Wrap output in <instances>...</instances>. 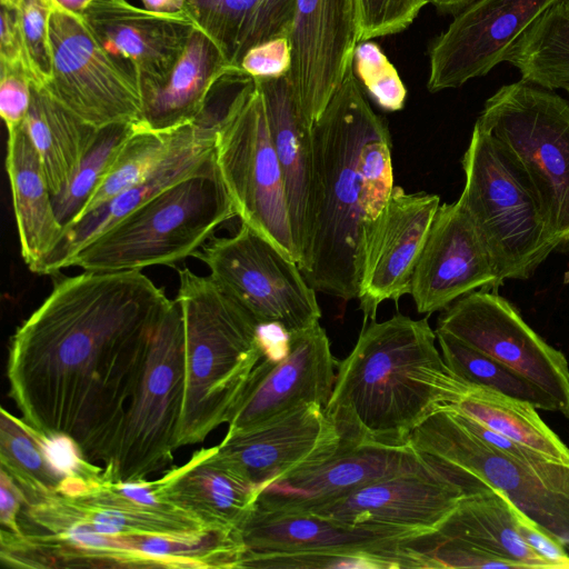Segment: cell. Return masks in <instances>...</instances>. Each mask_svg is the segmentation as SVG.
<instances>
[{"label": "cell", "instance_id": "cell-20", "mask_svg": "<svg viewBox=\"0 0 569 569\" xmlns=\"http://www.w3.org/2000/svg\"><path fill=\"white\" fill-rule=\"evenodd\" d=\"M81 18L101 47L138 78L142 96L167 80L197 29L184 9L157 12L128 0H92Z\"/></svg>", "mask_w": 569, "mask_h": 569}, {"label": "cell", "instance_id": "cell-47", "mask_svg": "<svg viewBox=\"0 0 569 569\" xmlns=\"http://www.w3.org/2000/svg\"><path fill=\"white\" fill-rule=\"evenodd\" d=\"M0 483L1 531L11 535H22L23 531L20 526V515L26 501L24 495L18 485L2 470Z\"/></svg>", "mask_w": 569, "mask_h": 569}, {"label": "cell", "instance_id": "cell-31", "mask_svg": "<svg viewBox=\"0 0 569 569\" xmlns=\"http://www.w3.org/2000/svg\"><path fill=\"white\" fill-rule=\"evenodd\" d=\"M22 126L39 154L50 191L56 196L79 168L99 129L81 120L43 88L34 84Z\"/></svg>", "mask_w": 569, "mask_h": 569}, {"label": "cell", "instance_id": "cell-7", "mask_svg": "<svg viewBox=\"0 0 569 569\" xmlns=\"http://www.w3.org/2000/svg\"><path fill=\"white\" fill-rule=\"evenodd\" d=\"M410 446L429 465L459 479L470 476L498 491L562 545L569 546V465L523 459L479 439L453 409L415 429Z\"/></svg>", "mask_w": 569, "mask_h": 569}, {"label": "cell", "instance_id": "cell-51", "mask_svg": "<svg viewBox=\"0 0 569 569\" xmlns=\"http://www.w3.org/2000/svg\"><path fill=\"white\" fill-rule=\"evenodd\" d=\"M54 1L60 8L81 17L92 0H54Z\"/></svg>", "mask_w": 569, "mask_h": 569}, {"label": "cell", "instance_id": "cell-44", "mask_svg": "<svg viewBox=\"0 0 569 569\" xmlns=\"http://www.w3.org/2000/svg\"><path fill=\"white\" fill-rule=\"evenodd\" d=\"M289 37L269 40L250 49L240 68L254 79H273L288 76L291 68Z\"/></svg>", "mask_w": 569, "mask_h": 569}, {"label": "cell", "instance_id": "cell-40", "mask_svg": "<svg viewBox=\"0 0 569 569\" xmlns=\"http://www.w3.org/2000/svg\"><path fill=\"white\" fill-rule=\"evenodd\" d=\"M352 68L361 86L380 108L399 111L405 107L407 89L397 69L377 43L371 40L358 43Z\"/></svg>", "mask_w": 569, "mask_h": 569}, {"label": "cell", "instance_id": "cell-33", "mask_svg": "<svg viewBox=\"0 0 569 569\" xmlns=\"http://www.w3.org/2000/svg\"><path fill=\"white\" fill-rule=\"evenodd\" d=\"M450 409L553 461L569 465V447L527 401L470 385Z\"/></svg>", "mask_w": 569, "mask_h": 569}, {"label": "cell", "instance_id": "cell-19", "mask_svg": "<svg viewBox=\"0 0 569 569\" xmlns=\"http://www.w3.org/2000/svg\"><path fill=\"white\" fill-rule=\"evenodd\" d=\"M338 362L319 322L290 333L288 355L278 362L263 358L253 370L227 435L252 429L306 403L326 407Z\"/></svg>", "mask_w": 569, "mask_h": 569}, {"label": "cell", "instance_id": "cell-39", "mask_svg": "<svg viewBox=\"0 0 569 569\" xmlns=\"http://www.w3.org/2000/svg\"><path fill=\"white\" fill-rule=\"evenodd\" d=\"M357 169L363 221L372 220L383 210L395 188L389 129L363 143Z\"/></svg>", "mask_w": 569, "mask_h": 569}, {"label": "cell", "instance_id": "cell-1", "mask_svg": "<svg viewBox=\"0 0 569 569\" xmlns=\"http://www.w3.org/2000/svg\"><path fill=\"white\" fill-rule=\"evenodd\" d=\"M172 303L139 270L58 281L11 339L9 395L26 425L106 463Z\"/></svg>", "mask_w": 569, "mask_h": 569}, {"label": "cell", "instance_id": "cell-25", "mask_svg": "<svg viewBox=\"0 0 569 569\" xmlns=\"http://www.w3.org/2000/svg\"><path fill=\"white\" fill-rule=\"evenodd\" d=\"M261 90L270 137L281 168L299 268L311 267L317 221V180L312 128L301 117L287 76L256 79Z\"/></svg>", "mask_w": 569, "mask_h": 569}, {"label": "cell", "instance_id": "cell-8", "mask_svg": "<svg viewBox=\"0 0 569 569\" xmlns=\"http://www.w3.org/2000/svg\"><path fill=\"white\" fill-rule=\"evenodd\" d=\"M23 532H88L118 539L132 553L144 556L148 537L198 538L209 529L200 520L162 501L154 480L121 482L99 476H69L59 491L23 505Z\"/></svg>", "mask_w": 569, "mask_h": 569}, {"label": "cell", "instance_id": "cell-15", "mask_svg": "<svg viewBox=\"0 0 569 569\" xmlns=\"http://www.w3.org/2000/svg\"><path fill=\"white\" fill-rule=\"evenodd\" d=\"M562 0H475L429 48L427 89H456L505 62L525 31Z\"/></svg>", "mask_w": 569, "mask_h": 569}, {"label": "cell", "instance_id": "cell-43", "mask_svg": "<svg viewBox=\"0 0 569 569\" xmlns=\"http://www.w3.org/2000/svg\"><path fill=\"white\" fill-rule=\"evenodd\" d=\"M32 74L24 68L0 69V116L8 134L24 122L30 104Z\"/></svg>", "mask_w": 569, "mask_h": 569}, {"label": "cell", "instance_id": "cell-12", "mask_svg": "<svg viewBox=\"0 0 569 569\" xmlns=\"http://www.w3.org/2000/svg\"><path fill=\"white\" fill-rule=\"evenodd\" d=\"M194 257L259 325L279 323L292 333L319 322L316 290L298 263L249 226L241 223L233 236L210 240Z\"/></svg>", "mask_w": 569, "mask_h": 569}, {"label": "cell", "instance_id": "cell-46", "mask_svg": "<svg viewBox=\"0 0 569 569\" xmlns=\"http://www.w3.org/2000/svg\"><path fill=\"white\" fill-rule=\"evenodd\" d=\"M0 28V69L24 68L32 74L27 60L17 8L1 6Z\"/></svg>", "mask_w": 569, "mask_h": 569}, {"label": "cell", "instance_id": "cell-6", "mask_svg": "<svg viewBox=\"0 0 569 569\" xmlns=\"http://www.w3.org/2000/svg\"><path fill=\"white\" fill-rule=\"evenodd\" d=\"M461 164L466 181L458 201L500 282L531 278L560 243L529 181L500 142L476 123Z\"/></svg>", "mask_w": 569, "mask_h": 569}, {"label": "cell", "instance_id": "cell-35", "mask_svg": "<svg viewBox=\"0 0 569 569\" xmlns=\"http://www.w3.org/2000/svg\"><path fill=\"white\" fill-rule=\"evenodd\" d=\"M0 462L1 470L22 490L24 503L57 493L69 477L52 461L44 440L4 408L0 417Z\"/></svg>", "mask_w": 569, "mask_h": 569}, {"label": "cell", "instance_id": "cell-2", "mask_svg": "<svg viewBox=\"0 0 569 569\" xmlns=\"http://www.w3.org/2000/svg\"><path fill=\"white\" fill-rule=\"evenodd\" d=\"M427 318L370 320L338 362L325 407L341 445H410L415 429L452 408L470 385L446 365Z\"/></svg>", "mask_w": 569, "mask_h": 569}, {"label": "cell", "instance_id": "cell-23", "mask_svg": "<svg viewBox=\"0 0 569 569\" xmlns=\"http://www.w3.org/2000/svg\"><path fill=\"white\" fill-rule=\"evenodd\" d=\"M430 468L410 445H341L325 462L266 486L256 506L276 512H310L373 481Z\"/></svg>", "mask_w": 569, "mask_h": 569}, {"label": "cell", "instance_id": "cell-54", "mask_svg": "<svg viewBox=\"0 0 569 569\" xmlns=\"http://www.w3.org/2000/svg\"><path fill=\"white\" fill-rule=\"evenodd\" d=\"M565 90L567 91V93H568V98H569V87H568L567 89H565Z\"/></svg>", "mask_w": 569, "mask_h": 569}, {"label": "cell", "instance_id": "cell-4", "mask_svg": "<svg viewBox=\"0 0 569 569\" xmlns=\"http://www.w3.org/2000/svg\"><path fill=\"white\" fill-rule=\"evenodd\" d=\"M184 330V398L178 447L229 423L263 359L259 323L208 276L179 270Z\"/></svg>", "mask_w": 569, "mask_h": 569}, {"label": "cell", "instance_id": "cell-29", "mask_svg": "<svg viewBox=\"0 0 569 569\" xmlns=\"http://www.w3.org/2000/svg\"><path fill=\"white\" fill-rule=\"evenodd\" d=\"M297 0H186L183 9L240 68L246 53L269 40L290 37ZM241 69V68H240Z\"/></svg>", "mask_w": 569, "mask_h": 569}, {"label": "cell", "instance_id": "cell-10", "mask_svg": "<svg viewBox=\"0 0 569 569\" xmlns=\"http://www.w3.org/2000/svg\"><path fill=\"white\" fill-rule=\"evenodd\" d=\"M214 156L241 223L299 263L282 172L254 78L241 88L222 114Z\"/></svg>", "mask_w": 569, "mask_h": 569}, {"label": "cell", "instance_id": "cell-13", "mask_svg": "<svg viewBox=\"0 0 569 569\" xmlns=\"http://www.w3.org/2000/svg\"><path fill=\"white\" fill-rule=\"evenodd\" d=\"M50 47L51 78L43 89L60 104L97 129L140 120L138 78L101 47L80 16L57 4Z\"/></svg>", "mask_w": 569, "mask_h": 569}, {"label": "cell", "instance_id": "cell-37", "mask_svg": "<svg viewBox=\"0 0 569 569\" xmlns=\"http://www.w3.org/2000/svg\"><path fill=\"white\" fill-rule=\"evenodd\" d=\"M133 130L134 123L111 124L99 129L94 142L68 184L52 197L64 231L78 220Z\"/></svg>", "mask_w": 569, "mask_h": 569}, {"label": "cell", "instance_id": "cell-5", "mask_svg": "<svg viewBox=\"0 0 569 569\" xmlns=\"http://www.w3.org/2000/svg\"><path fill=\"white\" fill-rule=\"evenodd\" d=\"M237 217L216 160L157 193L70 256L61 269L134 271L194 256Z\"/></svg>", "mask_w": 569, "mask_h": 569}, {"label": "cell", "instance_id": "cell-9", "mask_svg": "<svg viewBox=\"0 0 569 569\" xmlns=\"http://www.w3.org/2000/svg\"><path fill=\"white\" fill-rule=\"evenodd\" d=\"M476 124L520 168L559 240L569 251V100L523 80L490 96Z\"/></svg>", "mask_w": 569, "mask_h": 569}, {"label": "cell", "instance_id": "cell-28", "mask_svg": "<svg viewBox=\"0 0 569 569\" xmlns=\"http://www.w3.org/2000/svg\"><path fill=\"white\" fill-rule=\"evenodd\" d=\"M6 171L21 256L32 272L40 273L59 247L64 228L57 217L39 154L23 126L8 134Z\"/></svg>", "mask_w": 569, "mask_h": 569}, {"label": "cell", "instance_id": "cell-45", "mask_svg": "<svg viewBox=\"0 0 569 569\" xmlns=\"http://www.w3.org/2000/svg\"><path fill=\"white\" fill-rule=\"evenodd\" d=\"M512 516L517 532L538 556L546 560L552 569H569V553L566 551L565 545L513 506Z\"/></svg>", "mask_w": 569, "mask_h": 569}, {"label": "cell", "instance_id": "cell-24", "mask_svg": "<svg viewBox=\"0 0 569 569\" xmlns=\"http://www.w3.org/2000/svg\"><path fill=\"white\" fill-rule=\"evenodd\" d=\"M239 532L244 555L368 550L411 557L429 569L425 557L409 546L411 539L428 532L415 529L349 526L309 512H276L254 506Z\"/></svg>", "mask_w": 569, "mask_h": 569}, {"label": "cell", "instance_id": "cell-50", "mask_svg": "<svg viewBox=\"0 0 569 569\" xmlns=\"http://www.w3.org/2000/svg\"><path fill=\"white\" fill-rule=\"evenodd\" d=\"M144 8L157 12H174L183 9L186 0H142Z\"/></svg>", "mask_w": 569, "mask_h": 569}, {"label": "cell", "instance_id": "cell-27", "mask_svg": "<svg viewBox=\"0 0 569 569\" xmlns=\"http://www.w3.org/2000/svg\"><path fill=\"white\" fill-rule=\"evenodd\" d=\"M216 43L198 27L167 80L144 93L137 129L171 131L196 122L207 110L216 87L231 70Z\"/></svg>", "mask_w": 569, "mask_h": 569}, {"label": "cell", "instance_id": "cell-30", "mask_svg": "<svg viewBox=\"0 0 569 569\" xmlns=\"http://www.w3.org/2000/svg\"><path fill=\"white\" fill-rule=\"evenodd\" d=\"M218 126L219 121L196 143L170 159L149 179L120 193L69 227L40 274L58 272L70 256L101 231L169 186L212 163L216 160L214 142Z\"/></svg>", "mask_w": 569, "mask_h": 569}, {"label": "cell", "instance_id": "cell-52", "mask_svg": "<svg viewBox=\"0 0 569 569\" xmlns=\"http://www.w3.org/2000/svg\"><path fill=\"white\" fill-rule=\"evenodd\" d=\"M0 1H1V6L17 8L19 0H0Z\"/></svg>", "mask_w": 569, "mask_h": 569}, {"label": "cell", "instance_id": "cell-49", "mask_svg": "<svg viewBox=\"0 0 569 569\" xmlns=\"http://www.w3.org/2000/svg\"><path fill=\"white\" fill-rule=\"evenodd\" d=\"M439 12L456 16L475 0H427Z\"/></svg>", "mask_w": 569, "mask_h": 569}, {"label": "cell", "instance_id": "cell-16", "mask_svg": "<svg viewBox=\"0 0 569 569\" xmlns=\"http://www.w3.org/2000/svg\"><path fill=\"white\" fill-rule=\"evenodd\" d=\"M341 446L340 433L325 407L302 405L252 429L227 435L213 457L259 490L318 466Z\"/></svg>", "mask_w": 569, "mask_h": 569}, {"label": "cell", "instance_id": "cell-21", "mask_svg": "<svg viewBox=\"0 0 569 569\" xmlns=\"http://www.w3.org/2000/svg\"><path fill=\"white\" fill-rule=\"evenodd\" d=\"M492 260L469 214L457 200L441 204L413 270L409 295L419 313L445 310L478 289L497 290Z\"/></svg>", "mask_w": 569, "mask_h": 569}, {"label": "cell", "instance_id": "cell-36", "mask_svg": "<svg viewBox=\"0 0 569 569\" xmlns=\"http://www.w3.org/2000/svg\"><path fill=\"white\" fill-rule=\"evenodd\" d=\"M436 335L446 365L462 381L527 401L537 409L559 411L549 393L519 372L441 329L436 328Z\"/></svg>", "mask_w": 569, "mask_h": 569}, {"label": "cell", "instance_id": "cell-26", "mask_svg": "<svg viewBox=\"0 0 569 569\" xmlns=\"http://www.w3.org/2000/svg\"><path fill=\"white\" fill-rule=\"evenodd\" d=\"M154 492L209 529L239 530L260 490L214 459L211 447L154 480Z\"/></svg>", "mask_w": 569, "mask_h": 569}, {"label": "cell", "instance_id": "cell-48", "mask_svg": "<svg viewBox=\"0 0 569 569\" xmlns=\"http://www.w3.org/2000/svg\"><path fill=\"white\" fill-rule=\"evenodd\" d=\"M258 339L263 358L271 361L282 360L290 350V333L279 323L259 325Z\"/></svg>", "mask_w": 569, "mask_h": 569}, {"label": "cell", "instance_id": "cell-42", "mask_svg": "<svg viewBox=\"0 0 569 569\" xmlns=\"http://www.w3.org/2000/svg\"><path fill=\"white\" fill-rule=\"evenodd\" d=\"M427 0H356L358 43L407 29Z\"/></svg>", "mask_w": 569, "mask_h": 569}, {"label": "cell", "instance_id": "cell-41", "mask_svg": "<svg viewBox=\"0 0 569 569\" xmlns=\"http://www.w3.org/2000/svg\"><path fill=\"white\" fill-rule=\"evenodd\" d=\"M56 7L54 0H19L17 6L32 84L40 88L51 78L50 18Z\"/></svg>", "mask_w": 569, "mask_h": 569}, {"label": "cell", "instance_id": "cell-3", "mask_svg": "<svg viewBox=\"0 0 569 569\" xmlns=\"http://www.w3.org/2000/svg\"><path fill=\"white\" fill-rule=\"evenodd\" d=\"M386 129L351 67L312 127L317 221L305 278L316 291L358 299L363 222L358 158L363 143Z\"/></svg>", "mask_w": 569, "mask_h": 569}, {"label": "cell", "instance_id": "cell-53", "mask_svg": "<svg viewBox=\"0 0 569 569\" xmlns=\"http://www.w3.org/2000/svg\"><path fill=\"white\" fill-rule=\"evenodd\" d=\"M562 3H563V6H565L566 10H567V11H568V13H569V0H562Z\"/></svg>", "mask_w": 569, "mask_h": 569}, {"label": "cell", "instance_id": "cell-34", "mask_svg": "<svg viewBox=\"0 0 569 569\" xmlns=\"http://www.w3.org/2000/svg\"><path fill=\"white\" fill-rule=\"evenodd\" d=\"M505 62L521 80L548 89L569 87V13L562 1L542 13L517 40Z\"/></svg>", "mask_w": 569, "mask_h": 569}, {"label": "cell", "instance_id": "cell-17", "mask_svg": "<svg viewBox=\"0 0 569 569\" xmlns=\"http://www.w3.org/2000/svg\"><path fill=\"white\" fill-rule=\"evenodd\" d=\"M440 207L437 194L406 192L395 186L383 210L361 228L359 302L365 322L386 300L409 293L413 270Z\"/></svg>", "mask_w": 569, "mask_h": 569}, {"label": "cell", "instance_id": "cell-38", "mask_svg": "<svg viewBox=\"0 0 569 569\" xmlns=\"http://www.w3.org/2000/svg\"><path fill=\"white\" fill-rule=\"evenodd\" d=\"M239 568L252 569H423L415 558L368 550L244 555Z\"/></svg>", "mask_w": 569, "mask_h": 569}, {"label": "cell", "instance_id": "cell-18", "mask_svg": "<svg viewBox=\"0 0 569 569\" xmlns=\"http://www.w3.org/2000/svg\"><path fill=\"white\" fill-rule=\"evenodd\" d=\"M287 76L302 119L313 127L352 67L356 0H297Z\"/></svg>", "mask_w": 569, "mask_h": 569}, {"label": "cell", "instance_id": "cell-32", "mask_svg": "<svg viewBox=\"0 0 569 569\" xmlns=\"http://www.w3.org/2000/svg\"><path fill=\"white\" fill-rule=\"evenodd\" d=\"M435 532L482 548L517 568L552 569L517 532L511 502L492 489L462 498Z\"/></svg>", "mask_w": 569, "mask_h": 569}, {"label": "cell", "instance_id": "cell-22", "mask_svg": "<svg viewBox=\"0 0 569 569\" xmlns=\"http://www.w3.org/2000/svg\"><path fill=\"white\" fill-rule=\"evenodd\" d=\"M467 496L460 483L432 466L373 481L309 513L349 526L430 532Z\"/></svg>", "mask_w": 569, "mask_h": 569}, {"label": "cell", "instance_id": "cell-14", "mask_svg": "<svg viewBox=\"0 0 569 569\" xmlns=\"http://www.w3.org/2000/svg\"><path fill=\"white\" fill-rule=\"evenodd\" d=\"M437 328L519 372L547 393L569 419V363L497 290L469 292L443 310Z\"/></svg>", "mask_w": 569, "mask_h": 569}, {"label": "cell", "instance_id": "cell-11", "mask_svg": "<svg viewBox=\"0 0 569 569\" xmlns=\"http://www.w3.org/2000/svg\"><path fill=\"white\" fill-rule=\"evenodd\" d=\"M184 398V330L177 300L153 336L141 381L126 411L104 475L121 482L146 480L172 461Z\"/></svg>", "mask_w": 569, "mask_h": 569}]
</instances>
